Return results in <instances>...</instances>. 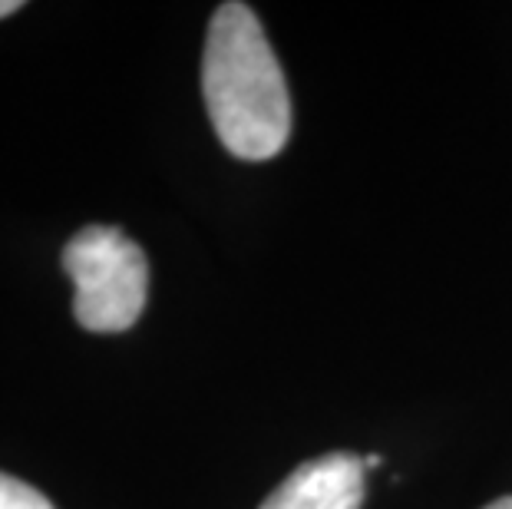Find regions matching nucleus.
<instances>
[{"label":"nucleus","instance_id":"nucleus-1","mask_svg":"<svg viewBox=\"0 0 512 509\" xmlns=\"http://www.w3.org/2000/svg\"><path fill=\"white\" fill-rule=\"evenodd\" d=\"M202 96L219 143L238 159L261 162L291 136V96L258 14L228 0L212 14L202 53Z\"/></svg>","mask_w":512,"mask_h":509},{"label":"nucleus","instance_id":"nucleus-2","mask_svg":"<svg viewBox=\"0 0 512 509\" xmlns=\"http://www.w3.org/2000/svg\"><path fill=\"white\" fill-rule=\"evenodd\" d=\"M63 268L73 278V314L86 331L119 334L143 318L149 265L133 238L113 225H86L63 248Z\"/></svg>","mask_w":512,"mask_h":509},{"label":"nucleus","instance_id":"nucleus-3","mask_svg":"<svg viewBox=\"0 0 512 509\" xmlns=\"http://www.w3.org/2000/svg\"><path fill=\"white\" fill-rule=\"evenodd\" d=\"M364 460L351 453H328L294 470L261 509H361Z\"/></svg>","mask_w":512,"mask_h":509},{"label":"nucleus","instance_id":"nucleus-4","mask_svg":"<svg viewBox=\"0 0 512 509\" xmlns=\"http://www.w3.org/2000/svg\"><path fill=\"white\" fill-rule=\"evenodd\" d=\"M0 509H53V503L17 476L0 473Z\"/></svg>","mask_w":512,"mask_h":509},{"label":"nucleus","instance_id":"nucleus-5","mask_svg":"<svg viewBox=\"0 0 512 509\" xmlns=\"http://www.w3.org/2000/svg\"><path fill=\"white\" fill-rule=\"evenodd\" d=\"M20 7H24V4H20V0H0V20L10 17V14H17Z\"/></svg>","mask_w":512,"mask_h":509},{"label":"nucleus","instance_id":"nucleus-6","mask_svg":"<svg viewBox=\"0 0 512 509\" xmlns=\"http://www.w3.org/2000/svg\"><path fill=\"white\" fill-rule=\"evenodd\" d=\"M486 509H512V496H503V500H496V503H489Z\"/></svg>","mask_w":512,"mask_h":509},{"label":"nucleus","instance_id":"nucleus-7","mask_svg":"<svg viewBox=\"0 0 512 509\" xmlns=\"http://www.w3.org/2000/svg\"><path fill=\"white\" fill-rule=\"evenodd\" d=\"M364 467H380V457H377V453H370V457H364Z\"/></svg>","mask_w":512,"mask_h":509}]
</instances>
